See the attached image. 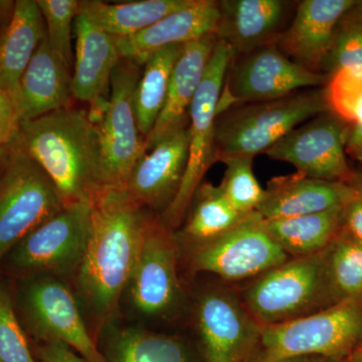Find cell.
<instances>
[{
  "instance_id": "6da1fadb",
  "label": "cell",
  "mask_w": 362,
  "mask_h": 362,
  "mask_svg": "<svg viewBox=\"0 0 362 362\" xmlns=\"http://www.w3.org/2000/svg\"><path fill=\"white\" fill-rule=\"evenodd\" d=\"M92 233L77 275L78 290L100 320L115 312L154 216L124 190L104 187L92 199Z\"/></svg>"
},
{
  "instance_id": "7a4b0ae2",
  "label": "cell",
  "mask_w": 362,
  "mask_h": 362,
  "mask_svg": "<svg viewBox=\"0 0 362 362\" xmlns=\"http://www.w3.org/2000/svg\"><path fill=\"white\" fill-rule=\"evenodd\" d=\"M14 142L47 173L64 206L92 199L106 187L99 131L89 110L69 107L21 123Z\"/></svg>"
},
{
  "instance_id": "3957f363",
  "label": "cell",
  "mask_w": 362,
  "mask_h": 362,
  "mask_svg": "<svg viewBox=\"0 0 362 362\" xmlns=\"http://www.w3.org/2000/svg\"><path fill=\"white\" fill-rule=\"evenodd\" d=\"M327 111L324 87L270 101L232 105L216 115L214 162L264 154L290 131Z\"/></svg>"
},
{
  "instance_id": "277c9868",
  "label": "cell",
  "mask_w": 362,
  "mask_h": 362,
  "mask_svg": "<svg viewBox=\"0 0 362 362\" xmlns=\"http://www.w3.org/2000/svg\"><path fill=\"white\" fill-rule=\"evenodd\" d=\"M362 339V298L343 300L316 313L267 326L252 362L296 356L339 361L356 351Z\"/></svg>"
},
{
  "instance_id": "5b68a950",
  "label": "cell",
  "mask_w": 362,
  "mask_h": 362,
  "mask_svg": "<svg viewBox=\"0 0 362 362\" xmlns=\"http://www.w3.org/2000/svg\"><path fill=\"white\" fill-rule=\"evenodd\" d=\"M242 302L263 327L337 304L328 282L325 250L312 256L289 259L259 276L244 292Z\"/></svg>"
},
{
  "instance_id": "8992f818",
  "label": "cell",
  "mask_w": 362,
  "mask_h": 362,
  "mask_svg": "<svg viewBox=\"0 0 362 362\" xmlns=\"http://www.w3.org/2000/svg\"><path fill=\"white\" fill-rule=\"evenodd\" d=\"M92 199L74 202L28 233L4 261L13 275L30 279L78 271L92 233Z\"/></svg>"
},
{
  "instance_id": "52a82bcc",
  "label": "cell",
  "mask_w": 362,
  "mask_h": 362,
  "mask_svg": "<svg viewBox=\"0 0 362 362\" xmlns=\"http://www.w3.org/2000/svg\"><path fill=\"white\" fill-rule=\"evenodd\" d=\"M235 56L232 47L218 40L189 111V144L187 169L177 194L160 216L170 230L185 221L197 188L214 162V127L226 71Z\"/></svg>"
},
{
  "instance_id": "ba28073f",
  "label": "cell",
  "mask_w": 362,
  "mask_h": 362,
  "mask_svg": "<svg viewBox=\"0 0 362 362\" xmlns=\"http://www.w3.org/2000/svg\"><path fill=\"white\" fill-rule=\"evenodd\" d=\"M13 146L0 176V264L28 233L64 207L47 173L14 139Z\"/></svg>"
},
{
  "instance_id": "9c48e42d",
  "label": "cell",
  "mask_w": 362,
  "mask_h": 362,
  "mask_svg": "<svg viewBox=\"0 0 362 362\" xmlns=\"http://www.w3.org/2000/svg\"><path fill=\"white\" fill-rule=\"evenodd\" d=\"M328 76L294 63L272 44L233 56L225 78L218 112L235 104L270 101L298 90L325 87Z\"/></svg>"
},
{
  "instance_id": "30bf717a",
  "label": "cell",
  "mask_w": 362,
  "mask_h": 362,
  "mask_svg": "<svg viewBox=\"0 0 362 362\" xmlns=\"http://www.w3.org/2000/svg\"><path fill=\"white\" fill-rule=\"evenodd\" d=\"M141 68L132 59H120L112 74L110 98L96 123L106 187H123L135 164L146 152L134 111V94Z\"/></svg>"
},
{
  "instance_id": "8fae6325",
  "label": "cell",
  "mask_w": 362,
  "mask_h": 362,
  "mask_svg": "<svg viewBox=\"0 0 362 362\" xmlns=\"http://www.w3.org/2000/svg\"><path fill=\"white\" fill-rule=\"evenodd\" d=\"M289 259L267 232L264 218L255 211L221 237L197 245L190 263L194 271L235 282L259 277Z\"/></svg>"
},
{
  "instance_id": "7c38bea8",
  "label": "cell",
  "mask_w": 362,
  "mask_h": 362,
  "mask_svg": "<svg viewBox=\"0 0 362 362\" xmlns=\"http://www.w3.org/2000/svg\"><path fill=\"white\" fill-rule=\"evenodd\" d=\"M346 124L324 112L290 131L264 154L291 164L308 177L350 183L356 173L346 159Z\"/></svg>"
},
{
  "instance_id": "4fadbf2b",
  "label": "cell",
  "mask_w": 362,
  "mask_h": 362,
  "mask_svg": "<svg viewBox=\"0 0 362 362\" xmlns=\"http://www.w3.org/2000/svg\"><path fill=\"white\" fill-rule=\"evenodd\" d=\"M195 322L204 362H252L256 356L263 326L233 293H204L197 302Z\"/></svg>"
},
{
  "instance_id": "5bb4252c",
  "label": "cell",
  "mask_w": 362,
  "mask_h": 362,
  "mask_svg": "<svg viewBox=\"0 0 362 362\" xmlns=\"http://www.w3.org/2000/svg\"><path fill=\"white\" fill-rule=\"evenodd\" d=\"M160 218L152 216L128 287L136 310L145 316H161L180 303L176 238Z\"/></svg>"
},
{
  "instance_id": "9a60e30c",
  "label": "cell",
  "mask_w": 362,
  "mask_h": 362,
  "mask_svg": "<svg viewBox=\"0 0 362 362\" xmlns=\"http://www.w3.org/2000/svg\"><path fill=\"white\" fill-rule=\"evenodd\" d=\"M23 292V311L37 337L71 347L88 362H107L98 350L75 297L51 277L30 278Z\"/></svg>"
},
{
  "instance_id": "2e32d148",
  "label": "cell",
  "mask_w": 362,
  "mask_h": 362,
  "mask_svg": "<svg viewBox=\"0 0 362 362\" xmlns=\"http://www.w3.org/2000/svg\"><path fill=\"white\" fill-rule=\"evenodd\" d=\"M357 4L356 0L298 2L291 21L276 45L294 63L314 73L324 74L338 23Z\"/></svg>"
},
{
  "instance_id": "e0dca14e",
  "label": "cell",
  "mask_w": 362,
  "mask_h": 362,
  "mask_svg": "<svg viewBox=\"0 0 362 362\" xmlns=\"http://www.w3.org/2000/svg\"><path fill=\"white\" fill-rule=\"evenodd\" d=\"M189 129L176 131L145 152L135 164L124 190L140 206L161 211L173 202L180 189L188 158Z\"/></svg>"
},
{
  "instance_id": "ac0fdd59",
  "label": "cell",
  "mask_w": 362,
  "mask_h": 362,
  "mask_svg": "<svg viewBox=\"0 0 362 362\" xmlns=\"http://www.w3.org/2000/svg\"><path fill=\"white\" fill-rule=\"evenodd\" d=\"M296 2L284 0H221L218 1V39L243 56L276 44L287 28Z\"/></svg>"
},
{
  "instance_id": "d6986e66",
  "label": "cell",
  "mask_w": 362,
  "mask_h": 362,
  "mask_svg": "<svg viewBox=\"0 0 362 362\" xmlns=\"http://www.w3.org/2000/svg\"><path fill=\"white\" fill-rule=\"evenodd\" d=\"M71 68L52 49L47 33L21 76L14 107L21 123L71 107Z\"/></svg>"
},
{
  "instance_id": "ffe728a7",
  "label": "cell",
  "mask_w": 362,
  "mask_h": 362,
  "mask_svg": "<svg viewBox=\"0 0 362 362\" xmlns=\"http://www.w3.org/2000/svg\"><path fill=\"white\" fill-rule=\"evenodd\" d=\"M354 192L350 183L315 180L296 171L269 180L257 213L265 221L320 213L344 206Z\"/></svg>"
},
{
  "instance_id": "44dd1931",
  "label": "cell",
  "mask_w": 362,
  "mask_h": 362,
  "mask_svg": "<svg viewBox=\"0 0 362 362\" xmlns=\"http://www.w3.org/2000/svg\"><path fill=\"white\" fill-rule=\"evenodd\" d=\"M218 18V1L194 0L189 6L164 16L137 35L118 37L121 56L143 66L146 59L159 49L169 45H187L216 33Z\"/></svg>"
},
{
  "instance_id": "7402d4cb",
  "label": "cell",
  "mask_w": 362,
  "mask_h": 362,
  "mask_svg": "<svg viewBox=\"0 0 362 362\" xmlns=\"http://www.w3.org/2000/svg\"><path fill=\"white\" fill-rule=\"evenodd\" d=\"M218 40V35L211 33L185 45L171 75L163 109L145 139L146 151L163 138L189 125L190 107Z\"/></svg>"
},
{
  "instance_id": "603a6c76",
  "label": "cell",
  "mask_w": 362,
  "mask_h": 362,
  "mask_svg": "<svg viewBox=\"0 0 362 362\" xmlns=\"http://www.w3.org/2000/svg\"><path fill=\"white\" fill-rule=\"evenodd\" d=\"M75 33L71 94L74 99L93 106L102 100L122 59L118 37L93 25L82 14L76 18Z\"/></svg>"
},
{
  "instance_id": "cb8c5ba5",
  "label": "cell",
  "mask_w": 362,
  "mask_h": 362,
  "mask_svg": "<svg viewBox=\"0 0 362 362\" xmlns=\"http://www.w3.org/2000/svg\"><path fill=\"white\" fill-rule=\"evenodd\" d=\"M45 33L37 0H18L0 37V89L16 100L21 76Z\"/></svg>"
},
{
  "instance_id": "d4e9b609",
  "label": "cell",
  "mask_w": 362,
  "mask_h": 362,
  "mask_svg": "<svg viewBox=\"0 0 362 362\" xmlns=\"http://www.w3.org/2000/svg\"><path fill=\"white\" fill-rule=\"evenodd\" d=\"M343 206L292 218L264 220L274 242L291 258L319 254L341 230Z\"/></svg>"
},
{
  "instance_id": "484cf974",
  "label": "cell",
  "mask_w": 362,
  "mask_h": 362,
  "mask_svg": "<svg viewBox=\"0 0 362 362\" xmlns=\"http://www.w3.org/2000/svg\"><path fill=\"white\" fill-rule=\"evenodd\" d=\"M194 0H140L108 4L81 0L78 14L116 37H129L154 25L164 16L189 6Z\"/></svg>"
},
{
  "instance_id": "4316f807",
  "label": "cell",
  "mask_w": 362,
  "mask_h": 362,
  "mask_svg": "<svg viewBox=\"0 0 362 362\" xmlns=\"http://www.w3.org/2000/svg\"><path fill=\"white\" fill-rule=\"evenodd\" d=\"M185 45H169L152 54L143 65L134 94V111L138 129L148 137L168 96L171 75Z\"/></svg>"
},
{
  "instance_id": "83f0119b",
  "label": "cell",
  "mask_w": 362,
  "mask_h": 362,
  "mask_svg": "<svg viewBox=\"0 0 362 362\" xmlns=\"http://www.w3.org/2000/svg\"><path fill=\"white\" fill-rule=\"evenodd\" d=\"M187 214L181 233L194 246L221 237L249 216L230 204L220 185L209 182H202L197 188Z\"/></svg>"
},
{
  "instance_id": "f1b7e54d",
  "label": "cell",
  "mask_w": 362,
  "mask_h": 362,
  "mask_svg": "<svg viewBox=\"0 0 362 362\" xmlns=\"http://www.w3.org/2000/svg\"><path fill=\"white\" fill-rule=\"evenodd\" d=\"M109 354L112 362H194L178 338L137 328L117 333Z\"/></svg>"
},
{
  "instance_id": "f546056e",
  "label": "cell",
  "mask_w": 362,
  "mask_h": 362,
  "mask_svg": "<svg viewBox=\"0 0 362 362\" xmlns=\"http://www.w3.org/2000/svg\"><path fill=\"white\" fill-rule=\"evenodd\" d=\"M325 259L335 303L362 298V245L339 233L325 250Z\"/></svg>"
},
{
  "instance_id": "4dcf8cb0",
  "label": "cell",
  "mask_w": 362,
  "mask_h": 362,
  "mask_svg": "<svg viewBox=\"0 0 362 362\" xmlns=\"http://www.w3.org/2000/svg\"><path fill=\"white\" fill-rule=\"evenodd\" d=\"M340 70L362 78V13L358 4L338 23L323 73L329 76Z\"/></svg>"
},
{
  "instance_id": "1f68e13d",
  "label": "cell",
  "mask_w": 362,
  "mask_h": 362,
  "mask_svg": "<svg viewBox=\"0 0 362 362\" xmlns=\"http://www.w3.org/2000/svg\"><path fill=\"white\" fill-rule=\"evenodd\" d=\"M252 160L251 157H233L223 161L226 170L220 187L230 204L244 214L257 211L265 194L255 176Z\"/></svg>"
},
{
  "instance_id": "d6a6232c",
  "label": "cell",
  "mask_w": 362,
  "mask_h": 362,
  "mask_svg": "<svg viewBox=\"0 0 362 362\" xmlns=\"http://www.w3.org/2000/svg\"><path fill=\"white\" fill-rule=\"evenodd\" d=\"M49 45L71 68L74 65L73 30L78 14V0H37Z\"/></svg>"
},
{
  "instance_id": "836d02e7",
  "label": "cell",
  "mask_w": 362,
  "mask_h": 362,
  "mask_svg": "<svg viewBox=\"0 0 362 362\" xmlns=\"http://www.w3.org/2000/svg\"><path fill=\"white\" fill-rule=\"evenodd\" d=\"M324 88L330 113L349 126L362 121V78L337 71L328 76Z\"/></svg>"
},
{
  "instance_id": "e575fe53",
  "label": "cell",
  "mask_w": 362,
  "mask_h": 362,
  "mask_svg": "<svg viewBox=\"0 0 362 362\" xmlns=\"http://www.w3.org/2000/svg\"><path fill=\"white\" fill-rule=\"evenodd\" d=\"M0 362H37L16 317L13 299L4 288H0Z\"/></svg>"
},
{
  "instance_id": "d590c367",
  "label": "cell",
  "mask_w": 362,
  "mask_h": 362,
  "mask_svg": "<svg viewBox=\"0 0 362 362\" xmlns=\"http://www.w3.org/2000/svg\"><path fill=\"white\" fill-rule=\"evenodd\" d=\"M354 188L356 192L343 206L340 233L362 245V189Z\"/></svg>"
},
{
  "instance_id": "8d00e7d4",
  "label": "cell",
  "mask_w": 362,
  "mask_h": 362,
  "mask_svg": "<svg viewBox=\"0 0 362 362\" xmlns=\"http://www.w3.org/2000/svg\"><path fill=\"white\" fill-rule=\"evenodd\" d=\"M20 128L18 113L11 98L0 89V148L9 144Z\"/></svg>"
},
{
  "instance_id": "74e56055",
  "label": "cell",
  "mask_w": 362,
  "mask_h": 362,
  "mask_svg": "<svg viewBox=\"0 0 362 362\" xmlns=\"http://www.w3.org/2000/svg\"><path fill=\"white\" fill-rule=\"evenodd\" d=\"M39 356L42 362H88L68 345L52 340L40 345Z\"/></svg>"
},
{
  "instance_id": "f35d334b",
  "label": "cell",
  "mask_w": 362,
  "mask_h": 362,
  "mask_svg": "<svg viewBox=\"0 0 362 362\" xmlns=\"http://www.w3.org/2000/svg\"><path fill=\"white\" fill-rule=\"evenodd\" d=\"M345 150L346 154L356 160L362 156V121L354 125H347Z\"/></svg>"
},
{
  "instance_id": "ab89813d",
  "label": "cell",
  "mask_w": 362,
  "mask_h": 362,
  "mask_svg": "<svg viewBox=\"0 0 362 362\" xmlns=\"http://www.w3.org/2000/svg\"><path fill=\"white\" fill-rule=\"evenodd\" d=\"M13 7L14 2L0 1V37H1L4 28H6L8 21L11 20V14H13V13L9 14H4V13H9V11H13Z\"/></svg>"
},
{
  "instance_id": "60d3db41",
  "label": "cell",
  "mask_w": 362,
  "mask_h": 362,
  "mask_svg": "<svg viewBox=\"0 0 362 362\" xmlns=\"http://www.w3.org/2000/svg\"><path fill=\"white\" fill-rule=\"evenodd\" d=\"M13 141L0 148V176L4 173V169H6L7 163H8L9 158H11L13 147Z\"/></svg>"
},
{
  "instance_id": "b9f144b4",
  "label": "cell",
  "mask_w": 362,
  "mask_h": 362,
  "mask_svg": "<svg viewBox=\"0 0 362 362\" xmlns=\"http://www.w3.org/2000/svg\"><path fill=\"white\" fill-rule=\"evenodd\" d=\"M330 359L322 356H308L289 357V358L281 359L275 362H331Z\"/></svg>"
},
{
  "instance_id": "7bdbcfd3",
  "label": "cell",
  "mask_w": 362,
  "mask_h": 362,
  "mask_svg": "<svg viewBox=\"0 0 362 362\" xmlns=\"http://www.w3.org/2000/svg\"><path fill=\"white\" fill-rule=\"evenodd\" d=\"M331 362H362V354L356 349V351L350 354V356L339 359V361H332Z\"/></svg>"
},
{
  "instance_id": "ee69618b",
  "label": "cell",
  "mask_w": 362,
  "mask_h": 362,
  "mask_svg": "<svg viewBox=\"0 0 362 362\" xmlns=\"http://www.w3.org/2000/svg\"><path fill=\"white\" fill-rule=\"evenodd\" d=\"M350 185H354V187L361 188L362 189V175H357L356 173Z\"/></svg>"
},
{
  "instance_id": "f6af8a7d",
  "label": "cell",
  "mask_w": 362,
  "mask_h": 362,
  "mask_svg": "<svg viewBox=\"0 0 362 362\" xmlns=\"http://www.w3.org/2000/svg\"><path fill=\"white\" fill-rule=\"evenodd\" d=\"M356 349L358 350L361 354H362V344H359Z\"/></svg>"
},
{
  "instance_id": "bcb514c9",
  "label": "cell",
  "mask_w": 362,
  "mask_h": 362,
  "mask_svg": "<svg viewBox=\"0 0 362 362\" xmlns=\"http://www.w3.org/2000/svg\"><path fill=\"white\" fill-rule=\"evenodd\" d=\"M358 8L361 9L362 13V1L358 2Z\"/></svg>"
},
{
  "instance_id": "7dc6e473",
  "label": "cell",
  "mask_w": 362,
  "mask_h": 362,
  "mask_svg": "<svg viewBox=\"0 0 362 362\" xmlns=\"http://www.w3.org/2000/svg\"><path fill=\"white\" fill-rule=\"evenodd\" d=\"M358 161L362 162V156L361 157V158L358 159Z\"/></svg>"
},
{
  "instance_id": "c3c4849f",
  "label": "cell",
  "mask_w": 362,
  "mask_h": 362,
  "mask_svg": "<svg viewBox=\"0 0 362 362\" xmlns=\"http://www.w3.org/2000/svg\"><path fill=\"white\" fill-rule=\"evenodd\" d=\"M361 344H362V339H361Z\"/></svg>"
}]
</instances>
